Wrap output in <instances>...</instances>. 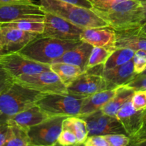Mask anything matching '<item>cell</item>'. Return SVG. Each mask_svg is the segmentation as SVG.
I'll return each instance as SVG.
<instances>
[{
    "instance_id": "cell-1",
    "label": "cell",
    "mask_w": 146,
    "mask_h": 146,
    "mask_svg": "<svg viewBox=\"0 0 146 146\" xmlns=\"http://www.w3.org/2000/svg\"><path fill=\"white\" fill-rule=\"evenodd\" d=\"M91 9L114 30L135 27L134 15L141 2L136 0H90Z\"/></svg>"
},
{
    "instance_id": "cell-2",
    "label": "cell",
    "mask_w": 146,
    "mask_h": 146,
    "mask_svg": "<svg viewBox=\"0 0 146 146\" xmlns=\"http://www.w3.org/2000/svg\"><path fill=\"white\" fill-rule=\"evenodd\" d=\"M45 12L51 13L82 29L109 27L92 9L61 0H38Z\"/></svg>"
},
{
    "instance_id": "cell-3",
    "label": "cell",
    "mask_w": 146,
    "mask_h": 146,
    "mask_svg": "<svg viewBox=\"0 0 146 146\" xmlns=\"http://www.w3.org/2000/svg\"><path fill=\"white\" fill-rule=\"evenodd\" d=\"M81 40H62L38 36L19 53L22 56L44 64H51Z\"/></svg>"
},
{
    "instance_id": "cell-4",
    "label": "cell",
    "mask_w": 146,
    "mask_h": 146,
    "mask_svg": "<svg viewBox=\"0 0 146 146\" xmlns=\"http://www.w3.org/2000/svg\"><path fill=\"white\" fill-rule=\"evenodd\" d=\"M46 95L14 81L11 86L0 94V123H7L10 117L36 105Z\"/></svg>"
},
{
    "instance_id": "cell-5",
    "label": "cell",
    "mask_w": 146,
    "mask_h": 146,
    "mask_svg": "<svg viewBox=\"0 0 146 146\" xmlns=\"http://www.w3.org/2000/svg\"><path fill=\"white\" fill-rule=\"evenodd\" d=\"M85 97L66 94H46L36 105L50 117L78 116Z\"/></svg>"
},
{
    "instance_id": "cell-6",
    "label": "cell",
    "mask_w": 146,
    "mask_h": 146,
    "mask_svg": "<svg viewBox=\"0 0 146 146\" xmlns=\"http://www.w3.org/2000/svg\"><path fill=\"white\" fill-rule=\"evenodd\" d=\"M14 81L26 88L45 94H68L67 87L52 71L30 75H21Z\"/></svg>"
},
{
    "instance_id": "cell-7",
    "label": "cell",
    "mask_w": 146,
    "mask_h": 146,
    "mask_svg": "<svg viewBox=\"0 0 146 146\" xmlns=\"http://www.w3.org/2000/svg\"><path fill=\"white\" fill-rule=\"evenodd\" d=\"M66 116H54L27 130L31 146H54L63 130Z\"/></svg>"
},
{
    "instance_id": "cell-8",
    "label": "cell",
    "mask_w": 146,
    "mask_h": 146,
    "mask_svg": "<svg viewBox=\"0 0 146 146\" xmlns=\"http://www.w3.org/2000/svg\"><path fill=\"white\" fill-rule=\"evenodd\" d=\"M44 10L35 1L0 0V23L11 22L27 18L44 17Z\"/></svg>"
},
{
    "instance_id": "cell-9",
    "label": "cell",
    "mask_w": 146,
    "mask_h": 146,
    "mask_svg": "<svg viewBox=\"0 0 146 146\" xmlns=\"http://www.w3.org/2000/svg\"><path fill=\"white\" fill-rule=\"evenodd\" d=\"M118 86L108 83L100 74L88 70L67 86L68 94L87 97Z\"/></svg>"
},
{
    "instance_id": "cell-10",
    "label": "cell",
    "mask_w": 146,
    "mask_h": 146,
    "mask_svg": "<svg viewBox=\"0 0 146 146\" xmlns=\"http://www.w3.org/2000/svg\"><path fill=\"white\" fill-rule=\"evenodd\" d=\"M85 121L88 130V137L110 134H125L122 124L117 118L104 113L101 110L90 114L78 115Z\"/></svg>"
},
{
    "instance_id": "cell-11",
    "label": "cell",
    "mask_w": 146,
    "mask_h": 146,
    "mask_svg": "<svg viewBox=\"0 0 146 146\" xmlns=\"http://www.w3.org/2000/svg\"><path fill=\"white\" fill-rule=\"evenodd\" d=\"M44 17V30L41 36L62 40H81L84 29L54 14L45 12Z\"/></svg>"
},
{
    "instance_id": "cell-12",
    "label": "cell",
    "mask_w": 146,
    "mask_h": 146,
    "mask_svg": "<svg viewBox=\"0 0 146 146\" xmlns=\"http://www.w3.org/2000/svg\"><path fill=\"white\" fill-rule=\"evenodd\" d=\"M0 64L14 78L21 75H30L51 71L49 64L28 59L17 52L4 55L0 58Z\"/></svg>"
},
{
    "instance_id": "cell-13",
    "label": "cell",
    "mask_w": 146,
    "mask_h": 146,
    "mask_svg": "<svg viewBox=\"0 0 146 146\" xmlns=\"http://www.w3.org/2000/svg\"><path fill=\"white\" fill-rule=\"evenodd\" d=\"M39 35L35 33L12 28L2 24L1 28L2 50L7 54L19 52Z\"/></svg>"
},
{
    "instance_id": "cell-14",
    "label": "cell",
    "mask_w": 146,
    "mask_h": 146,
    "mask_svg": "<svg viewBox=\"0 0 146 146\" xmlns=\"http://www.w3.org/2000/svg\"><path fill=\"white\" fill-rule=\"evenodd\" d=\"M145 113L146 109L136 111L131 100L125 103L117 113V119L122 124L131 140L136 136L142 128Z\"/></svg>"
},
{
    "instance_id": "cell-15",
    "label": "cell",
    "mask_w": 146,
    "mask_h": 146,
    "mask_svg": "<svg viewBox=\"0 0 146 146\" xmlns=\"http://www.w3.org/2000/svg\"><path fill=\"white\" fill-rule=\"evenodd\" d=\"M81 40L94 47H101L111 52L115 50V31L111 27L84 29Z\"/></svg>"
},
{
    "instance_id": "cell-16",
    "label": "cell",
    "mask_w": 146,
    "mask_h": 146,
    "mask_svg": "<svg viewBox=\"0 0 146 146\" xmlns=\"http://www.w3.org/2000/svg\"><path fill=\"white\" fill-rule=\"evenodd\" d=\"M115 31V49L126 48L136 51H146V36L142 34L140 27H130Z\"/></svg>"
},
{
    "instance_id": "cell-17",
    "label": "cell",
    "mask_w": 146,
    "mask_h": 146,
    "mask_svg": "<svg viewBox=\"0 0 146 146\" xmlns=\"http://www.w3.org/2000/svg\"><path fill=\"white\" fill-rule=\"evenodd\" d=\"M49 118L51 117L48 114L41 110L39 106L35 105L9 118L7 123L27 131L31 127L38 125Z\"/></svg>"
},
{
    "instance_id": "cell-18",
    "label": "cell",
    "mask_w": 146,
    "mask_h": 146,
    "mask_svg": "<svg viewBox=\"0 0 146 146\" xmlns=\"http://www.w3.org/2000/svg\"><path fill=\"white\" fill-rule=\"evenodd\" d=\"M93 48L94 46L92 45L81 41L76 46L66 51L60 58H57L54 63H65L77 66L86 72Z\"/></svg>"
},
{
    "instance_id": "cell-19",
    "label": "cell",
    "mask_w": 146,
    "mask_h": 146,
    "mask_svg": "<svg viewBox=\"0 0 146 146\" xmlns=\"http://www.w3.org/2000/svg\"><path fill=\"white\" fill-rule=\"evenodd\" d=\"M101 75L108 83L115 86L125 85L136 76L134 71L133 61L132 59L123 65L110 69H102Z\"/></svg>"
},
{
    "instance_id": "cell-20",
    "label": "cell",
    "mask_w": 146,
    "mask_h": 146,
    "mask_svg": "<svg viewBox=\"0 0 146 146\" xmlns=\"http://www.w3.org/2000/svg\"><path fill=\"white\" fill-rule=\"evenodd\" d=\"M120 86L85 97L81 106L79 115H87L101 110L115 96Z\"/></svg>"
},
{
    "instance_id": "cell-21",
    "label": "cell",
    "mask_w": 146,
    "mask_h": 146,
    "mask_svg": "<svg viewBox=\"0 0 146 146\" xmlns=\"http://www.w3.org/2000/svg\"><path fill=\"white\" fill-rule=\"evenodd\" d=\"M134 91L133 89L128 88L125 85L121 86L115 96L106 104L101 111L106 115L116 118L117 113L125 103L131 100Z\"/></svg>"
},
{
    "instance_id": "cell-22",
    "label": "cell",
    "mask_w": 146,
    "mask_h": 146,
    "mask_svg": "<svg viewBox=\"0 0 146 146\" xmlns=\"http://www.w3.org/2000/svg\"><path fill=\"white\" fill-rule=\"evenodd\" d=\"M50 68L59 77L66 87L84 73L80 67L65 63L51 64H50Z\"/></svg>"
},
{
    "instance_id": "cell-23",
    "label": "cell",
    "mask_w": 146,
    "mask_h": 146,
    "mask_svg": "<svg viewBox=\"0 0 146 146\" xmlns=\"http://www.w3.org/2000/svg\"><path fill=\"white\" fill-rule=\"evenodd\" d=\"M63 129H67L74 133L76 136L78 143H84L88 138V130L84 119L78 116H69L63 123Z\"/></svg>"
},
{
    "instance_id": "cell-24",
    "label": "cell",
    "mask_w": 146,
    "mask_h": 146,
    "mask_svg": "<svg viewBox=\"0 0 146 146\" xmlns=\"http://www.w3.org/2000/svg\"><path fill=\"white\" fill-rule=\"evenodd\" d=\"M4 24L12 28L38 34H42L44 30V17L22 19Z\"/></svg>"
},
{
    "instance_id": "cell-25",
    "label": "cell",
    "mask_w": 146,
    "mask_h": 146,
    "mask_svg": "<svg viewBox=\"0 0 146 146\" xmlns=\"http://www.w3.org/2000/svg\"><path fill=\"white\" fill-rule=\"evenodd\" d=\"M135 51L130 48H117L112 52L103 66V69L107 70L123 65L133 59Z\"/></svg>"
},
{
    "instance_id": "cell-26",
    "label": "cell",
    "mask_w": 146,
    "mask_h": 146,
    "mask_svg": "<svg viewBox=\"0 0 146 146\" xmlns=\"http://www.w3.org/2000/svg\"><path fill=\"white\" fill-rule=\"evenodd\" d=\"M11 125V135L3 146H31L27 131L17 125Z\"/></svg>"
},
{
    "instance_id": "cell-27",
    "label": "cell",
    "mask_w": 146,
    "mask_h": 146,
    "mask_svg": "<svg viewBox=\"0 0 146 146\" xmlns=\"http://www.w3.org/2000/svg\"><path fill=\"white\" fill-rule=\"evenodd\" d=\"M112 52L101 47H94L88 59L87 70L97 66L104 65ZM86 70V71H87Z\"/></svg>"
},
{
    "instance_id": "cell-28",
    "label": "cell",
    "mask_w": 146,
    "mask_h": 146,
    "mask_svg": "<svg viewBox=\"0 0 146 146\" xmlns=\"http://www.w3.org/2000/svg\"><path fill=\"white\" fill-rule=\"evenodd\" d=\"M133 61L134 64V71L136 75L142 74L146 69V51L138 50L135 51Z\"/></svg>"
},
{
    "instance_id": "cell-29",
    "label": "cell",
    "mask_w": 146,
    "mask_h": 146,
    "mask_svg": "<svg viewBox=\"0 0 146 146\" xmlns=\"http://www.w3.org/2000/svg\"><path fill=\"white\" fill-rule=\"evenodd\" d=\"M110 146H128L131 138L125 134H110L104 135Z\"/></svg>"
},
{
    "instance_id": "cell-30",
    "label": "cell",
    "mask_w": 146,
    "mask_h": 146,
    "mask_svg": "<svg viewBox=\"0 0 146 146\" xmlns=\"http://www.w3.org/2000/svg\"><path fill=\"white\" fill-rule=\"evenodd\" d=\"M131 101L136 111L146 109V90H136L134 91Z\"/></svg>"
},
{
    "instance_id": "cell-31",
    "label": "cell",
    "mask_w": 146,
    "mask_h": 146,
    "mask_svg": "<svg viewBox=\"0 0 146 146\" xmlns=\"http://www.w3.org/2000/svg\"><path fill=\"white\" fill-rule=\"evenodd\" d=\"M57 143L62 146H74L78 144V141L74 133L69 130L63 129Z\"/></svg>"
},
{
    "instance_id": "cell-32",
    "label": "cell",
    "mask_w": 146,
    "mask_h": 146,
    "mask_svg": "<svg viewBox=\"0 0 146 146\" xmlns=\"http://www.w3.org/2000/svg\"><path fill=\"white\" fill-rule=\"evenodd\" d=\"M14 82L12 76L0 64V94L11 86Z\"/></svg>"
},
{
    "instance_id": "cell-33",
    "label": "cell",
    "mask_w": 146,
    "mask_h": 146,
    "mask_svg": "<svg viewBox=\"0 0 146 146\" xmlns=\"http://www.w3.org/2000/svg\"><path fill=\"white\" fill-rule=\"evenodd\" d=\"M146 23V2L141 3L134 15V26L141 27Z\"/></svg>"
},
{
    "instance_id": "cell-34",
    "label": "cell",
    "mask_w": 146,
    "mask_h": 146,
    "mask_svg": "<svg viewBox=\"0 0 146 146\" xmlns=\"http://www.w3.org/2000/svg\"><path fill=\"white\" fill-rule=\"evenodd\" d=\"M126 86L136 90H146V75H136L135 78L125 84Z\"/></svg>"
},
{
    "instance_id": "cell-35",
    "label": "cell",
    "mask_w": 146,
    "mask_h": 146,
    "mask_svg": "<svg viewBox=\"0 0 146 146\" xmlns=\"http://www.w3.org/2000/svg\"><path fill=\"white\" fill-rule=\"evenodd\" d=\"M85 146H110L108 141L103 135L88 137L84 142Z\"/></svg>"
},
{
    "instance_id": "cell-36",
    "label": "cell",
    "mask_w": 146,
    "mask_h": 146,
    "mask_svg": "<svg viewBox=\"0 0 146 146\" xmlns=\"http://www.w3.org/2000/svg\"><path fill=\"white\" fill-rule=\"evenodd\" d=\"M12 133V128L8 123H0V146H3Z\"/></svg>"
},
{
    "instance_id": "cell-37",
    "label": "cell",
    "mask_w": 146,
    "mask_h": 146,
    "mask_svg": "<svg viewBox=\"0 0 146 146\" xmlns=\"http://www.w3.org/2000/svg\"><path fill=\"white\" fill-rule=\"evenodd\" d=\"M145 139H146V113L143 120V123L142 128L140 130V131L138 132V133L137 134L136 136L134 137L133 139L131 140V143H130L138 142V141H142V140Z\"/></svg>"
},
{
    "instance_id": "cell-38",
    "label": "cell",
    "mask_w": 146,
    "mask_h": 146,
    "mask_svg": "<svg viewBox=\"0 0 146 146\" xmlns=\"http://www.w3.org/2000/svg\"><path fill=\"white\" fill-rule=\"evenodd\" d=\"M61 1H66V2L71 3V4L80 6V7L91 9H92V5H91L90 0H61Z\"/></svg>"
},
{
    "instance_id": "cell-39",
    "label": "cell",
    "mask_w": 146,
    "mask_h": 146,
    "mask_svg": "<svg viewBox=\"0 0 146 146\" xmlns=\"http://www.w3.org/2000/svg\"><path fill=\"white\" fill-rule=\"evenodd\" d=\"M128 146H146V139L138 141V142L130 143Z\"/></svg>"
},
{
    "instance_id": "cell-40",
    "label": "cell",
    "mask_w": 146,
    "mask_h": 146,
    "mask_svg": "<svg viewBox=\"0 0 146 146\" xmlns=\"http://www.w3.org/2000/svg\"><path fill=\"white\" fill-rule=\"evenodd\" d=\"M140 30L142 32V34H143L144 35L146 36V23L143 24V25H141L140 27Z\"/></svg>"
},
{
    "instance_id": "cell-41",
    "label": "cell",
    "mask_w": 146,
    "mask_h": 146,
    "mask_svg": "<svg viewBox=\"0 0 146 146\" xmlns=\"http://www.w3.org/2000/svg\"><path fill=\"white\" fill-rule=\"evenodd\" d=\"M54 146H62V145H61L60 144H58V143H56ZM74 146H85V145H84V143H78V144H76V145H75Z\"/></svg>"
},
{
    "instance_id": "cell-42",
    "label": "cell",
    "mask_w": 146,
    "mask_h": 146,
    "mask_svg": "<svg viewBox=\"0 0 146 146\" xmlns=\"http://www.w3.org/2000/svg\"><path fill=\"white\" fill-rule=\"evenodd\" d=\"M6 54H7V52H5V51H3V50H0V58L2 56H4V55H6Z\"/></svg>"
},
{
    "instance_id": "cell-43",
    "label": "cell",
    "mask_w": 146,
    "mask_h": 146,
    "mask_svg": "<svg viewBox=\"0 0 146 146\" xmlns=\"http://www.w3.org/2000/svg\"><path fill=\"white\" fill-rule=\"evenodd\" d=\"M1 23H0V50H2V45H1Z\"/></svg>"
},
{
    "instance_id": "cell-44",
    "label": "cell",
    "mask_w": 146,
    "mask_h": 146,
    "mask_svg": "<svg viewBox=\"0 0 146 146\" xmlns=\"http://www.w3.org/2000/svg\"><path fill=\"white\" fill-rule=\"evenodd\" d=\"M7 1H35V0H7Z\"/></svg>"
},
{
    "instance_id": "cell-45",
    "label": "cell",
    "mask_w": 146,
    "mask_h": 146,
    "mask_svg": "<svg viewBox=\"0 0 146 146\" xmlns=\"http://www.w3.org/2000/svg\"><path fill=\"white\" fill-rule=\"evenodd\" d=\"M136 1H139L141 3H145L146 2V0H136Z\"/></svg>"
},
{
    "instance_id": "cell-46",
    "label": "cell",
    "mask_w": 146,
    "mask_h": 146,
    "mask_svg": "<svg viewBox=\"0 0 146 146\" xmlns=\"http://www.w3.org/2000/svg\"><path fill=\"white\" fill-rule=\"evenodd\" d=\"M139 75H146V69L145 70V71H143V72L142 73V74H139Z\"/></svg>"
}]
</instances>
